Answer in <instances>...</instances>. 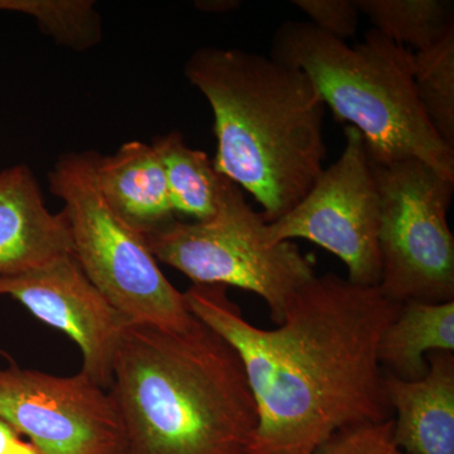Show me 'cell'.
Returning a JSON list of instances; mask_svg holds the SVG:
<instances>
[{
  "label": "cell",
  "instance_id": "1",
  "mask_svg": "<svg viewBox=\"0 0 454 454\" xmlns=\"http://www.w3.org/2000/svg\"><path fill=\"white\" fill-rule=\"evenodd\" d=\"M184 295L243 363L258 409L250 454H317L340 430L393 418L379 345L400 303L379 286L316 276L271 330L245 319L226 286L193 284Z\"/></svg>",
  "mask_w": 454,
  "mask_h": 454
},
{
  "label": "cell",
  "instance_id": "2",
  "mask_svg": "<svg viewBox=\"0 0 454 454\" xmlns=\"http://www.w3.org/2000/svg\"><path fill=\"white\" fill-rule=\"evenodd\" d=\"M107 391L121 454H250L258 409L243 363L197 318L184 331L130 325Z\"/></svg>",
  "mask_w": 454,
  "mask_h": 454
},
{
  "label": "cell",
  "instance_id": "3",
  "mask_svg": "<svg viewBox=\"0 0 454 454\" xmlns=\"http://www.w3.org/2000/svg\"><path fill=\"white\" fill-rule=\"evenodd\" d=\"M184 76L214 114L215 168L247 190L273 223L324 170L325 106L300 68L262 53L201 47Z\"/></svg>",
  "mask_w": 454,
  "mask_h": 454
},
{
  "label": "cell",
  "instance_id": "4",
  "mask_svg": "<svg viewBox=\"0 0 454 454\" xmlns=\"http://www.w3.org/2000/svg\"><path fill=\"white\" fill-rule=\"evenodd\" d=\"M270 57L309 77L334 116L360 131L373 162L415 158L454 181V149L420 106L411 50L373 28L348 46L312 23L288 20L274 35Z\"/></svg>",
  "mask_w": 454,
  "mask_h": 454
},
{
  "label": "cell",
  "instance_id": "5",
  "mask_svg": "<svg viewBox=\"0 0 454 454\" xmlns=\"http://www.w3.org/2000/svg\"><path fill=\"white\" fill-rule=\"evenodd\" d=\"M95 152L62 154L49 173L64 203L73 255L90 282L131 324L184 331L196 321L184 293L167 279L145 236L107 205L95 178Z\"/></svg>",
  "mask_w": 454,
  "mask_h": 454
},
{
  "label": "cell",
  "instance_id": "6",
  "mask_svg": "<svg viewBox=\"0 0 454 454\" xmlns=\"http://www.w3.org/2000/svg\"><path fill=\"white\" fill-rule=\"evenodd\" d=\"M267 223L230 181L212 219L192 223L175 219L145 239L157 262L177 269L193 284L255 293L279 325L294 293L316 274L312 260L292 241L268 243Z\"/></svg>",
  "mask_w": 454,
  "mask_h": 454
},
{
  "label": "cell",
  "instance_id": "7",
  "mask_svg": "<svg viewBox=\"0 0 454 454\" xmlns=\"http://www.w3.org/2000/svg\"><path fill=\"white\" fill-rule=\"evenodd\" d=\"M370 163L380 197L379 289L400 304L454 301V181L415 158Z\"/></svg>",
  "mask_w": 454,
  "mask_h": 454
},
{
  "label": "cell",
  "instance_id": "8",
  "mask_svg": "<svg viewBox=\"0 0 454 454\" xmlns=\"http://www.w3.org/2000/svg\"><path fill=\"white\" fill-rule=\"evenodd\" d=\"M346 145L339 160L322 170L315 184L291 211L268 223L269 244L306 239L334 254L348 267V280L378 286L381 278L379 247L380 197L365 140L345 128Z\"/></svg>",
  "mask_w": 454,
  "mask_h": 454
},
{
  "label": "cell",
  "instance_id": "9",
  "mask_svg": "<svg viewBox=\"0 0 454 454\" xmlns=\"http://www.w3.org/2000/svg\"><path fill=\"white\" fill-rule=\"evenodd\" d=\"M0 418L40 454H121V418L109 391L86 378L0 369Z\"/></svg>",
  "mask_w": 454,
  "mask_h": 454
},
{
  "label": "cell",
  "instance_id": "10",
  "mask_svg": "<svg viewBox=\"0 0 454 454\" xmlns=\"http://www.w3.org/2000/svg\"><path fill=\"white\" fill-rule=\"evenodd\" d=\"M0 295L20 301L35 318L67 334L82 351L80 372L109 390L119 348L133 324L90 282L74 255L0 277Z\"/></svg>",
  "mask_w": 454,
  "mask_h": 454
},
{
  "label": "cell",
  "instance_id": "11",
  "mask_svg": "<svg viewBox=\"0 0 454 454\" xmlns=\"http://www.w3.org/2000/svg\"><path fill=\"white\" fill-rule=\"evenodd\" d=\"M73 255L64 212L53 214L27 164L0 172V277Z\"/></svg>",
  "mask_w": 454,
  "mask_h": 454
},
{
  "label": "cell",
  "instance_id": "12",
  "mask_svg": "<svg viewBox=\"0 0 454 454\" xmlns=\"http://www.w3.org/2000/svg\"><path fill=\"white\" fill-rule=\"evenodd\" d=\"M419 380L385 372V393L393 418V439L406 454H454L453 352L427 355Z\"/></svg>",
  "mask_w": 454,
  "mask_h": 454
},
{
  "label": "cell",
  "instance_id": "13",
  "mask_svg": "<svg viewBox=\"0 0 454 454\" xmlns=\"http://www.w3.org/2000/svg\"><path fill=\"white\" fill-rule=\"evenodd\" d=\"M95 178L107 205L143 236L176 219L162 163L153 146L131 140L115 153H94Z\"/></svg>",
  "mask_w": 454,
  "mask_h": 454
},
{
  "label": "cell",
  "instance_id": "14",
  "mask_svg": "<svg viewBox=\"0 0 454 454\" xmlns=\"http://www.w3.org/2000/svg\"><path fill=\"white\" fill-rule=\"evenodd\" d=\"M438 351H454V301L400 304L381 336V366L403 380H419L428 370L427 355Z\"/></svg>",
  "mask_w": 454,
  "mask_h": 454
},
{
  "label": "cell",
  "instance_id": "15",
  "mask_svg": "<svg viewBox=\"0 0 454 454\" xmlns=\"http://www.w3.org/2000/svg\"><path fill=\"white\" fill-rule=\"evenodd\" d=\"M166 175L170 203L175 212L202 223L216 215L227 184L205 152L191 148L177 130L152 140Z\"/></svg>",
  "mask_w": 454,
  "mask_h": 454
},
{
  "label": "cell",
  "instance_id": "16",
  "mask_svg": "<svg viewBox=\"0 0 454 454\" xmlns=\"http://www.w3.org/2000/svg\"><path fill=\"white\" fill-rule=\"evenodd\" d=\"M373 29L411 51L426 49L454 28L448 0H355Z\"/></svg>",
  "mask_w": 454,
  "mask_h": 454
},
{
  "label": "cell",
  "instance_id": "17",
  "mask_svg": "<svg viewBox=\"0 0 454 454\" xmlns=\"http://www.w3.org/2000/svg\"><path fill=\"white\" fill-rule=\"evenodd\" d=\"M0 12L33 18L57 46L85 52L104 38L103 18L94 0H0Z\"/></svg>",
  "mask_w": 454,
  "mask_h": 454
},
{
  "label": "cell",
  "instance_id": "18",
  "mask_svg": "<svg viewBox=\"0 0 454 454\" xmlns=\"http://www.w3.org/2000/svg\"><path fill=\"white\" fill-rule=\"evenodd\" d=\"M413 52L415 90L433 129L454 149V28Z\"/></svg>",
  "mask_w": 454,
  "mask_h": 454
},
{
  "label": "cell",
  "instance_id": "19",
  "mask_svg": "<svg viewBox=\"0 0 454 454\" xmlns=\"http://www.w3.org/2000/svg\"><path fill=\"white\" fill-rule=\"evenodd\" d=\"M393 418L340 430L317 454H406L393 439Z\"/></svg>",
  "mask_w": 454,
  "mask_h": 454
},
{
  "label": "cell",
  "instance_id": "20",
  "mask_svg": "<svg viewBox=\"0 0 454 454\" xmlns=\"http://www.w3.org/2000/svg\"><path fill=\"white\" fill-rule=\"evenodd\" d=\"M312 20L319 31L345 41L354 37L358 28L360 12L355 0H293Z\"/></svg>",
  "mask_w": 454,
  "mask_h": 454
},
{
  "label": "cell",
  "instance_id": "21",
  "mask_svg": "<svg viewBox=\"0 0 454 454\" xmlns=\"http://www.w3.org/2000/svg\"><path fill=\"white\" fill-rule=\"evenodd\" d=\"M20 438L22 435L11 424L0 418V454L7 452L9 448L13 447Z\"/></svg>",
  "mask_w": 454,
  "mask_h": 454
},
{
  "label": "cell",
  "instance_id": "22",
  "mask_svg": "<svg viewBox=\"0 0 454 454\" xmlns=\"http://www.w3.org/2000/svg\"><path fill=\"white\" fill-rule=\"evenodd\" d=\"M239 0H208V2H197L196 7L203 12L211 13H223V12L234 11L240 7Z\"/></svg>",
  "mask_w": 454,
  "mask_h": 454
},
{
  "label": "cell",
  "instance_id": "23",
  "mask_svg": "<svg viewBox=\"0 0 454 454\" xmlns=\"http://www.w3.org/2000/svg\"><path fill=\"white\" fill-rule=\"evenodd\" d=\"M3 454H40L38 453L37 448L33 446L31 442L25 441V439L20 438V441L14 444L13 447L9 448L7 452Z\"/></svg>",
  "mask_w": 454,
  "mask_h": 454
},
{
  "label": "cell",
  "instance_id": "24",
  "mask_svg": "<svg viewBox=\"0 0 454 454\" xmlns=\"http://www.w3.org/2000/svg\"><path fill=\"white\" fill-rule=\"evenodd\" d=\"M0 354H2V355H3V354H4V352H3V351H2V349H0Z\"/></svg>",
  "mask_w": 454,
  "mask_h": 454
}]
</instances>
